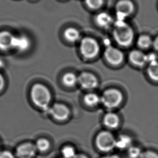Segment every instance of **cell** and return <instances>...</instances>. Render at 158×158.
I'll return each instance as SVG.
<instances>
[{
  "instance_id": "8992f818",
  "label": "cell",
  "mask_w": 158,
  "mask_h": 158,
  "mask_svg": "<svg viewBox=\"0 0 158 158\" xmlns=\"http://www.w3.org/2000/svg\"><path fill=\"white\" fill-rule=\"evenodd\" d=\"M135 10L134 4L130 0H120L115 6L117 20L125 21Z\"/></svg>"
},
{
  "instance_id": "7402d4cb",
  "label": "cell",
  "mask_w": 158,
  "mask_h": 158,
  "mask_svg": "<svg viewBox=\"0 0 158 158\" xmlns=\"http://www.w3.org/2000/svg\"><path fill=\"white\" fill-rule=\"evenodd\" d=\"M36 148L37 150L41 152H44L49 149L50 147V143L47 139H40L37 141L36 143Z\"/></svg>"
},
{
  "instance_id": "1f68e13d",
  "label": "cell",
  "mask_w": 158,
  "mask_h": 158,
  "mask_svg": "<svg viewBox=\"0 0 158 158\" xmlns=\"http://www.w3.org/2000/svg\"></svg>"
},
{
  "instance_id": "2e32d148",
  "label": "cell",
  "mask_w": 158,
  "mask_h": 158,
  "mask_svg": "<svg viewBox=\"0 0 158 158\" xmlns=\"http://www.w3.org/2000/svg\"><path fill=\"white\" fill-rule=\"evenodd\" d=\"M104 123L105 126L110 128H115L119 123V118L115 114L109 113L106 114L104 118Z\"/></svg>"
},
{
  "instance_id": "ffe728a7",
  "label": "cell",
  "mask_w": 158,
  "mask_h": 158,
  "mask_svg": "<svg viewBox=\"0 0 158 158\" xmlns=\"http://www.w3.org/2000/svg\"><path fill=\"white\" fill-rule=\"evenodd\" d=\"M62 81L66 86L73 87L77 83L78 77L73 73H67L63 77Z\"/></svg>"
},
{
  "instance_id": "4fadbf2b",
  "label": "cell",
  "mask_w": 158,
  "mask_h": 158,
  "mask_svg": "<svg viewBox=\"0 0 158 158\" xmlns=\"http://www.w3.org/2000/svg\"><path fill=\"white\" fill-rule=\"evenodd\" d=\"M129 60L135 66L142 67L148 62V56L140 50H133L129 54Z\"/></svg>"
},
{
  "instance_id": "f546056e",
  "label": "cell",
  "mask_w": 158,
  "mask_h": 158,
  "mask_svg": "<svg viewBox=\"0 0 158 158\" xmlns=\"http://www.w3.org/2000/svg\"><path fill=\"white\" fill-rule=\"evenodd\" d=\"M102 158H119V156L116 155H111V156H107Z\"/></svg>"
},
{
  "instance_id": "603a6c76",
  "label": "cell",
  "mask_w": 158,
  "mask_h": 158,
  "mask_svg": "<svg viewBox=\"0 0 158 158\" xmlns=\"http://www.w3.org/2000/svg\"><path fill=\"white\" fill-rule=\"evenodd\" d=\"M62 154L63 158H74L77 155L74 148L70 146H66L63 148Z\"/></svg>"
},
{
  "instance_id": "9c48e42d",
  "label": "cell",
  "mask_w": 158,
  "mask_h": 158,
  "mask_svg": "<svg viewBox=\"0 0 158 158\" xmlns=\"http://www.w3.org/2000/svg\"><path fill=\"white\" fill-rule=\"evenodd\" d=\"M78 81L81 87L86 90H92L97 87L98 81L96 77L88 72L81 73L78 77Z\"/></svg>"
},
{
  "instance_id": "8fae6325",
  "label": "cell",
  "mask_w": 158,
  "mask_h": 158,
  "mask_svg": "<svg viewBox=\"0 0 158 158\" xmlns=\"http://www.w3.org/2000/svg\"><path fill=\"white\" fill-rule=\"evenodd\" d=\"M31 45V41L29 37L24 34L15 35L14 41L13 50L19 53L28 50Z\"/></svg>"
},
{
  "instance_id": "7a4b0ae2",
  "label": "cell",
  "mask_w": 158,
  "mask_h": 158,
  "mask_svg": "<svg viewBox=\"0 0 158 158\" xmlns=\"http://www.w3.org/2000/svg\"><path fill=\"white\" fill-rule=\"evenodd\" d=\"M31 98L35 105L41 109L47 110L52 100L49 90L45 86L37 83L31 90Z\"/></svg>"
},
{
  "instance_id": "5bb4252c",
  "label": "cell",
  "mask_w": 158,
  "mask_h": 158,
  "mask_svg": "<svg viewBox=\"0 0 158 158\" xmlns=\"http://www.w3.org/2000/svg\"><path fill=\"white\" fill-rule=\"evenodd\" d=\"M95 22L97 25L101 28L107 29L113 24V20L111 15L106 12H101L96 15Z\"/></svg>"
},
{
  "instance_id": "4316f807",
  "label": "cell",
  "mask_w": 158,
  "mask_h": 158,
  "mask_svg": "<svg viewBox=\"0 0 158 158\" xmlns=\"http://www.w3.org/2000/svg\"><path fill=\"white\" fill-rule=\"evenodd\" d=\"M0 158H14V157L10 152L4 151L0 153Z\"/></svg>"
},
{
  "instance_id": "30bf717a",
  "label": "cell",
  "mask_w": 158,
  "mask_h": 158,
  "mask_svg": "<svg viewBox=\"0 0 158 158\" xmlns=\"http://www.w3.org/2000/svg\"><path fill=\"white\" fill-rule=\"evenodd\" d=\"M48 111L53 118L60 121L67 119L70 114V111L68 108L60 103L54 104Z\"/></svg>"
},
{
  "instance_id": "cb8c5ba5",
  "label": "cell",
  "mask_w": 158,
  "mask_h": 158,
  "mask_svg": "<svg viewBox=\"0 0 158 158\" xmlns=\"http://www.w3.org/2000/svg\"><path fill=\"white\" fill-rule=\"evenodd\" d=\"M87 6L91 9H98L103 6L104 0H85Z\"/></svg>"
},
{
  "instance_id": "484cf974",
  "label": "cell",
  "mask_w": 158,
  "mask_h": 158,
  "mask_svg": "<svg viewBox=\"0 0 158 158\" xmlns=\"http://www.w3.org/2000/svg\"><path fill=\"white\" fill-rule=\"evenodd\" d=\"M140 158H158V155L154 152L147 151L142 153Z\"/></svg>"
},
{
  "instance_id": "d6986e66",
  "label": "cell",
  "mask_w": 158,
  "mask_h": 158,
  "mask_svg": "<svg viewBox=\"0 0 158 158\" xmlns=\"http://www.w3.org/2000/svg\"><path fill=\"white\" fill-rule=\"evenodd\" d=\"M153 41L149 36L144 35H141L138 38L137 41V45L141 48L147 49L153 45Z\"/></svg>"
},
{
  "instance_id": "ba28073f",
  "label": "cell",
  "mask_w": 158,
  "mask_h": 158,
  "mask_svg": "<svg viewBox=\"0 0 158 158\" xmlns=\"http://www.w3.org/2000/svg\"><path fill=\"white\" fill-rule=\"evenodd\" d=\"M15 35L8 30L0 31V51L3 53L13 50Z\"/></svg>"
},
{
  "instance_id": "83f0119b",
  "label": "cell",
  "mask_w": 158,
  "mask_h": 158,
  "mask_svg": "<svg viewBox=\"0 0 158 158\" xmlns=\"http://www.w3.org/2000/svg\"><path fill=\"white\" fill-rule=\"evenodd\" d=\"M4 83H5V81H4V77L0 73V91H1L4 87Z\"/></svg>"
},
{
  "instance_id": "e0dca14e",
  "label": "cell",
  "mask_w": 158,
  "mask_h": 158,
  "mask_svg": "<svg viewBox=\"0 0 158 158\" xmlns=\"http://www.w3.org/2000/svg\"><path fill=\"white\" fill-rule=\"evenodd\" d=\"M84 101L86 105L90 107H94L101 102V98L95 93H89L84 97Z\"/></svg>"
},
{
  "instance_id": "d4e9b609",
  "label": "cell",
  "mask_w": 158,
  "mask_h": 158,
  "mask_svg": "<svg viewBox=\"0 0 158 158\" xmlns=\"http://www.w3.org/2000/svg\"><path fill=\"white\" fill-rule=\"evenodd\" d=\"M141 154L142 153L138 148L132 147L128 150V155L131 158H140Z\"/></svg>"
},
{
  "instance_id": "277c9868",
  "label": "cell",
  "mask_w": 158,
  "mask_h": 158,
  "mask_svg": "<svg viewBox=\"0 0 158 158\" xmlns=\"http://www.w3.org/2000/svg\"><path fill=\"white\" fill-rule=\"evenodd\" d=\"M123 95L119 90L110 89L105 90L101 96V102L107 108H113L118 106L122 103Z\"/></svg>"
},
{
  "instance_id": "f1b7e54d",
  "label": "cell",
  "mask_w": 158,
  "mask_h": 158,
  "mask_svg": "<svg viewBox=\"0 0 158 158\" xmlns=\"http://www.w3.org/2000/svg\"><path fill=\"white\" fill-rule=\"evenodd\" d=\"M153 46L154 48L158 50V37H156L153 42Z\"/></svg>"
},
{
  "instance_id": "44dd1931",
  "label": "cell",
  "mask_w": 158,
  "mask_h": 158,
  "mask_svg": "<svg viewBox=\"0 0 158 158\" xmlns=\"http://www.w3.org/2000/svg\"><path fill=\"white\" fill-rule=\"evenodd\" d=\"M148 74L151 79L154 81H158V62L154 61L150 62L148 68Z\"/></svg>"
},
{
  "instance_id": "9a60e30c",
  "label": "cell",
  "mask_w": 158,
  "mask_h": 158,
  "mask_svg": "<svg viewBox=\"0 0 158 158\" xmlns=\"http://www.w3.org/2000/svg\"><path fill=\"white\" fill-rule=\"evenodd\" d=\"M64 37L69 42L75 43L81 40V35L79 30L76 28L69 27L64 31Z\"/></svg>"
},
{
  "instance_id": "4dcf8cb0",
  "label": "cell",
  "mask_w": 158,
  "mask_h": 158,
  "mask_svg": "<svg viewBox=\"0 0 158 158\" xmlns=\"http://www.w3.org/2000/svg\"><path fill=\"white\" fill-rule=\"evenodd\" d=\"M74 158H88V157L83 154H78V155H76Z\"/></svg>"
},
{
  "instance_id": "ac0fdd59",
  "label": "cell",
  "mask_w": 158,
  "mask_h": 158,
  "mask_svg": "<svg viewBox=\"0 0 158 158\" xmlns=\"http://www.w3.org/2000/svg\"><path fill=\"white\" fill-rule=\"evenodd\" d=\"M131 144V139L126 135H120L117 140H116L115 147L120 150H124L130 147Z\"/></svg>"
},
{
  "instance_id": "52a82bcc",
  "label": "cell",
  "mask_w": 158,
  "mask_h": 158,
  "mask_svg": "<svg viewBox=\"0 0 158 158\" xmlns=\"http://www.w3.org/2000/svg\"><path fill=\"white\" fill-rule=\"evenodd\" d=\"M104 55L107 61L113 66L121 64L124 59L123 53L120 49L112 46L106 47Z\"/></svg>"
},
{
  "instance_id": "5b68a950",
  "label": "cell",
  "mask_w": 158,
  "mask_h": 158,
  "mask_svg": "<svg viewBox=\"0 0 158 158\" xmlns=\"http://www.w3.org/2000/svg\"><path fill=\"white\" fill-rule=\"evenodd\" d=\"M115 140L111 133L103 131L97 135L96 139L97 147L103 152H107L115 147Z\"/></svg>"
},
{
  "instance_id": "6da1fadb",
  "label": "cell",
  "mask_w": 158,
  "mask_h": 158,
  "mask_svg": "<svg viewBox=\"0 0 158 158\" xmlns=\"http://www.w3.org/2000/svg\"><path fill=\"white\" fill-rule=\"evenodd\" d=\"M113 38L116 43L122 47L130 46L135 39L132 28L125 21L117 20L114 22Z\"/></svg>"
},
{
  "instance_id": "7c38bea8",
  "label": "cell",
  "mask_w": 158,
  "mask_h": 158,
  "mask_svg": "<svg viewBox=\"0 0 158 158\" xmlns=\"http://www.w3.org/2000/svg\"><path fill=\"white\" fill-rule=\"evenodd\" d=\"M36 146L32 143H23L17 147L16 154L19 158H32L36 152Z\"/></svg>"
},
{
  "instance_id": "3957f363",
  "label": "cell",
  "mask_w": 158,
  "mask_h": 158,
  "mask_svg": "<svg viewBox=\"0 0 158 158\" xmlns=\"http://www.w3.org/2000/svg\"><path fill=\"white\" fill-rule=\"evenodd\" d=\"M79 50L84 58L92 59L98 55L101 47L96 40L90 37H86L81 39L80 42Z\"/></svg>"
}]
</instances>
